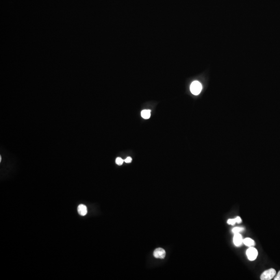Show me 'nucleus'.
Wrapping results in <instances>:
<instances>
[{
	"instance_id": "f257e3e1",
	"label": "nucleus",
	"mask_w": 280,
	"mask_h": 280,
	"mask_svg": "<svg viewBox=\"0 0 280 280\" xmlns=\"http://www.w3.org/2000/svg\"><path fill=\"white\" fill-rule=\"evenodd\" d=\"M202 89V85L198 81L193 82L190 85V91L194 95H198L201 93Z\"/></svg>"
},
{
	"instance_id": "f03ea898",
	"label": "nucleus",
	"mask_w": 280,
	"mask_h": 280,
	"mask_svg": "<svg viewBox=\"0 0 280 280\" xmlns=\"http://www.w3.org/2000/svg\"><path fill=\"white\" fill-rule=\"evenodd\" d=\"M276 275V271L275 269L271 268L269 269L266 270L262 273L260 276V280H270Z\"/></svg>"
},
{
	"instance_id": "7ed1b4c3",
	"label": "nucleus",
	"mask_w": 280,
	"mask_h": 280,
	"mask_svg": "<svg viewBox=\"0 0 280 280\" xmlns=\"http://www.w3.org/2000/svg\"><path fill=\"white\" fill-rule=\"evenodd\" d=\"M247 256L251 261H253L256 259L258 256V251L253 247H250L247 251Z\"/></svg>"
},
{
	"instance_id": "20e7f679",
	"label": "nucleus",
	"mask_w": 280,
	"mask_h": 280,
	"mask_svg": "<svg viewBox=\"0 0 280 280\" xmlns=\"http://www.w3.org/2000/svg\"><path fill=\"white\" fill-rule=\"evenodd\" d=\"M166 251L164 249L162 248H158L156 249L154 252V256L156 258L159 259H164L166 256Z\"/></svg>"
},
{
	"instance_id": "39448f33",
	"label": "nucleus",
	"mask_w": 280,
	"mask_h": 280,
	"mask_svg": "<svg viewBox=\"0 0 280 280\" xmlns=\"http://www.w3.org/2000/svg\"><path fill=\"white\" fill-rule=\"evenodd\" d=\"M234 243L236 247H240L243 243V240L241 234L239 233L235 234L234 236Z\"/></svg>"
},
{
	"instance_id": "423d86ee",
	"label": "nucleus",
	"mask_w": 280,
	"mask_h": 280,
	"mask_svg": "<svg viewBox=\"0 0 280 280\" xmlns=\"http://www.w3.org/2000/svg\"><path fill=\"white\" fill-rule=\"evenodd\" d=\"M78 213L81 216H85L87 214V208L84 204H80L77 208Z\"/></svg>"
},
{
	"instance_id": "0eeeda50",
	"label": "nucleus",
	"mask_w": 280,
	"mask_h": 280,
	"mask_svg": "<svg viewBox=\"0 0 280 280\" xmlns=\"http://www.w3.org/2000/svg\"><path fill=\"white\" fill-rule=\"evenodd\" d=\"M243 243L247 247H252L255 245L254 241L249 238H247L243 240Z\"/></svg>"
},
{
	"instance_id": "6e6552de",
	"label": "nucleus",
	"mask_w": 280,
	"mask_h": 280,
	"mask_svg": "<svg viewBox=\"0 0 280 280\" xmlns=\"http://www.w3.org/2000/svg\"><path fill=\"white\" fill-rule=\"evenodd\" d=\"M142 117L144 119H149L151 117V111L150 110H143L141 112Z\"/></svg>"
},
{
	"instance_id": "1a4fd4ad",
	"label": "nucleus",
	"mask_w": 280,
	"mask_h": 280,
	"mask_svg": "<svg viewBox=\"0 0 280 280\" xmlns=\"http://www.w3.org/2000/svg\"><path fill=\"white\" fill-rule=\"evenodd\" d=\"M244 228H242V227H235V228H234L232 230V232L234 234H238V233H239V232L244 231Z\"/></svg>"
},
{
	"instance_id": "9d476101",
	"label": "nucleus",
	"mask_w": 280,
	"mask_h": 280,
	"mask_svg": "<svg viewBox=\"0 0 280 280\" xmlns=\"http://www.w3.org/2000/svg\"><path fill=\"white\" fill-rule=\"evenodd\" d=\"M123 161H124V160L122 158H120V157L117 158L116 159V164L117 165H119V166H121V165H123Z\"/></svg>"
},
{
	"instance_id": "9b49d317",
	"label": "nucleus",
	"mask_w": 280,
	"mask_h": 280,
	"mask_svg": "<svg viewBox=\"0 0 280 280\" xmlns=\"http://www.w3.org/2000/svg\"><path fill=\"white\" fill-rule=\"evenodd\" d=\"M236 223V218L234 219H229L228 221H227V223L229 225H234Z\"/></svg>"
},
{
	"instance_id": "f8f14e48",
	"label": "nucleus",
	"mask_w": 280,
	"mask_h": 280,
	"mask_svg": "<svg viewBox=\"0 0 280 280\" xmlns=\"http://www.w3.org/2000/svg\"><path fill=\"white\" fill-rule=\"evenodd\" d=\"M132 159L131 157H127L126 159L124 160V161L126 162V163H130L132 161Z\"/></svg>"
},
{
	"instance_id": "ddd939ff",
	"label": "nucleus",
	"mask_w": 280,
	"mask_h": 280,
	"mask_svg": "<svg viewBox=\"0 0 280 280\" xmlns=\"http://www.w3.org/2000/svg\"><path fill=\"white\" fill-rule=\"evenodd\" d=\"M275 280H280V271H279L278 274L275 276V278L274 279Z\"/></svg>"
},
{
	"instance_id": "4468645a",
	"label": "nucleus",
	"mask_w": 280,
	"mask_h": 280,
	"mask_svg": "<svg viewBox=\"0 0 280 280\" xmlns=\"http://www.w3.org/2000/svg\"><path fill=\"white\" fill-rule=\"evenodd\" d=\"M236 223H241L242 222L241 219L239 216H237L236 218Z\"/></svg>"
}]
</instances>
